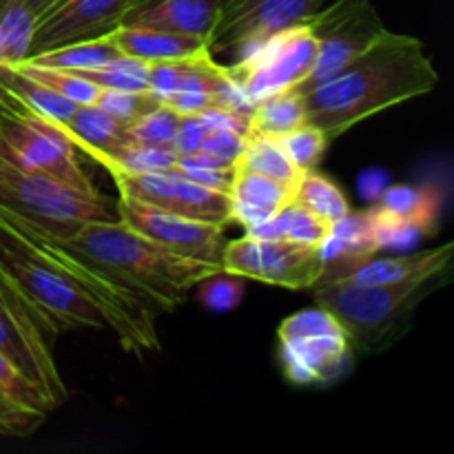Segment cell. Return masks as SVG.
Wrapping results in <instances>:
<instances>
[{"instance_id": "obj_1", "label": "cell", "mask_w": 454, "mask_h": 454, "mask_svg": "<svg viewBox=\"0 0 454 454\" xmlns=\"http://www.w3.org/2000/svg\"><path fill=\"white\" fill-rule=\"evenodd\" d=\"M437 84L426 44L386 29L368 51L304 93L306 115L333 142L390 106L428 96Z\"/></svg>"}, {"instance_id": "obj_2", "label": "cell", "mask_w": 454, "mask_h": 454, "mask_svg": "<svg viewBox=\"0 0 454 454\" xmlns=\"http://www.w3.org/2000/svg\"><path fill=\"white\" fill-rule=\"evenodd\" d=\"M56 239L120 279L151 309L164 313L177 309L204 278L222 270V266L177 255L120 220L87 222L67 238Z\"/></svg>"}, {"instance_id": "obj_3", "label": "cell", "mask_w": 454, "mask_h": 454, "mask_svg": "<svg viewBox=\"0 0 454 454\" xmlns=\"http://www.w3.org/2000/svg\"><path fill=\"white\" fill-rule=\"evenodd\" d=\"M0 270L16 284L49 335L78 328H100L106 322L93 301L67 278L60 266L27 233L0 213Z\"/></svg>"}, {"instance_id": "obj_4", "label": "cell", "mask_w": 454, "mask_h": 454, "mask_svg": "<svg viewBox=\"0 0 454 454\" xmlns=\"http://www.w3.org/2000/svg\"><path fill=\"white\" fill-rule=\"evenodd\" d=\"M0 213L12 224H16L22 233L29 235L38 247H43V251L60 266L62 273L93 301V306L105 317L106 331L114 333L124 348L133 350V353H153V350H160L153 309L142 297H137L131 288L124 286L120 279L106 273L105 269L89 262L87 257L62 247L53 235L35 226L34 222L22 220V217L13 215L12 211L3 207H0Z\"/></svg>"}, {"instance_id": "obj_5", "label": "cell", "mask_w": 454, "mask_h": 454, "mask_svg": "<svg viewBox=\"0 0 454 454\" xmlns=\"http://www.w3.org/2000/svg\"><path fill=\"white\" fill-rule=\"evenodd\" d=\"M439 278L408 279L399 284L317 282L315 304L335 315L344 326L355 353H371L399 335L417 306L434 288Z\"/></svg>"}, {"instance_id": "obj_6", "label": "cell", "mask_w": 454, "mask_h": 454, "mask_svg": "<svg viewBox=\"0 0 454 454\" xmlns=\"http://www.w3.org/2000/svg\"><path fill=\"white\" fill-rule=\"evenodd\" d=\"M0 207L34 222L53 238H67L87 222L118 220L115 200L82 193L18 164L0 145Z\"/></svg>"}, {"instance_id": "obj_7", "label": "cell", "mask_w": 454, "mask_h": 454, "mask_svg": "<svg viewBox=\"0 0 454 454\" xmlns=\"http://www.w3.org/2000/svg\"><path fill=\"white\" fill-rule=\"evenodd\" d=\"M279 364L295 386H331L353 366V344L335 315L315 304L278 326Z\"/></svg>"}, {"instance_id": "obj_8", "label": "cell", "mask_w": 454, "mask_h": 454, "mask_svg": "<svg viewBox=\"0 0 454 454\" xmlns=\"http://www.w3.org/2000/svg\"><path fill=\"white\" fill-rule=\"evenodd\" d=\"M315 60L317 40L309 25L300 22L248 49L233 65H224V71L239 98L253 109L264 98L301 87Z\"/></svg>"}, {"instance_id": "obj_9", "label": "cell", "mask_w": 454, "mask_h": 454, "mask_svg": "<svg viewBox=\"0 0 454 454\" xmlns=\"http://www.w3.org/2000/svg\"><path fill=\"white\" fill-rule=\"evenodd\" d=\"M53 341L27 297L0 270V353L47 395L56 411L67 402V386L53 359Z\"/></svg>"}, {"instance_id": "obj_10", "label": "cell", "mask_w": 454, "mask_h": 454, "mask_svg": "<svg viewBox=\"0 0 454 454\" xmlns=\"http://www.w3.org/2000/svg\"><path fill=\"white\" fill-rule=\"evenodd\" d=\"M0 145L25 168L82 193H98L91 177L80 167L75 146L49 120L0 102Z\"/></svg>"}, {"instance_id": "obj_11", "label": "cell", "mask_w": 454, "mask_h": 454, "mask_svg": "<svg viewBox=\"0 0 454 454\" xmlns=\"http://www.w3.org/2000/svg\"><path fill=\"white\" fill-rule=\"evenodd\" d=\"M304 22L317 40V60L306 82L297 87L300 93L335 75L386 34L384 20L371 0H337Z\"/></svg>"}, {"instance_id": "obj_12", "label": "cell", "mask_w": 454, "mask_h": 454, "mask_svg": "<svg viewBox=\"0 0 454 454\" xmlns=\"http://www.w3.org/2000/svg\"><path fill=\"white\" fill-rule=\"evenodd\" d=\"M222 270L273 286L306 291L322 278L324 257L317 247H301L288 239L255 238L247 233L244 238L226 242Z\"/></svg>"}, {"instance_id": "obj_13", "label": "cell", "mask_w": 454, "mask_h": 454, "mask_svg": "<svg viewBox=\"0 0 454 454\" xmlns=\"http://www.w3.org/2000/svg\"><path fill=\"white\" fill-rule=\"evenodd\" d=\"M114 177L120 198L136 200L162 211L195 217L211 224H231V195L198 184L177 171H129L115 164H102Z\"/></svg>"}, {"instance_id": "obj_14", "label": "cell", "mask_w": 454, "mask_h": 454, "mask_svg": "<svg viewBox=\"0 0 454 454\" xmlns=\"http://www.w3.org/2000/svg\"><path fill=\"white\" fill-rule=\"evenodd\" d=\"M322 4L324 0H222L208 49L239 58L270 35L309 20Z\"/></svg>"}, {"instance_id": "obj_15", "label": "cell", "mask_w": 454, "mask_h": 454, "mask_svg": "<svg viewBox=\"0 0 454 454\" xmlns=\"http://www.w3.org/2000/svg\"><path fill=\"white\" fill-rule=\"evenodd\" d=\"M115 207H118V220L136 233L149 238L151 242L177 255L222 266V253L226 247L224 226L162 211L129 198H118Z\"/></svg>"}, {"instance_id": "obj_16", "label": "cell", "mask_w": 454, "mask_h": 454, "mask_svg": "<svg viewBox=\"0 0 454 454\" xmlns=\"http://www.w3.org/2000/svg\"><path fill=\"white\" fill-rule=\"evenodd\" d=\"M133 9L136 0H58L35 20L29 56L109 34Z\"/></svg>"}, {"instance_id": "obj_17", "label": "cell", "mask_w": 454, "mask_h": 454, "mask_svg": "<svg viewBox=\"0 0 454 454\" xmlns=\"http://www.w3.org/2000/svg\"><path fill=\"white\" fill-rule=\"evenodd\" d=\"M454 255V244L446 242L437 248L411 253V255L377 257L366 255L357 260H341L324 264L319 282H350L364 286L377 284H399L408 279L443 278Z\"/></svg>"}, {"instance_id": "obj_18", "label": "cell", "mask_w": 454, "mask_h": 454, "mask_svg": "<svg viewBox=\"0 0 454 454\" xmlns=\"http://www.w3.org/2000/svg\"><path fill=\"white\" fill-rule=\"evenodd\" d=\"M51 411L47 395L0 353V437H31Z\"/></svg>"}, {"instance_id": "obj_19", "label": "cell", "mask_w": 454, "mask_h": 454, "mask_svg": "<svg viewBox=\"0 0 454 454\" xmlns=\"http://www.w3.org/2000/svg\"><path fill=\"white\" fill-rule=\"evenodd\" d=\"M220 9L222 0H151L133 9L122 25L153 27V29L211 40Z\"/></svg>"}, {"instance_id": "obj_20", "label": "cell", "mask_w": 454, "mask_h": 454, "mask_svg": "<svg viewBox=\"0 0 454 454\" xmlns=\"http://www.w3.org/2000/svg\"><path fill=\"white\" fill-rule=\"evenodd\" d=\"M295 186L284 184L273 177L260 176L253 171L235 168L231 184V222L244 226L247 231L264 224L282 207L293 200Z\"/></svg>"}, {"instance_id": "obj_21", "label": "cell", "mask_w": 454, "mask_h": 454, "mask_svg": "<svg viewBox=\"0 0 454 454\" xmlns=\"http://www.w3.org/2000/svg\"><path fill=\"white\" fill-rule=\"evenodd\" d=\"M109 35L115 47L122 51V56L136 58L142 62L177 60V58L193 56L202 49H208V40L204 38L142 25H120L109 31Z\"/></svg>"}, {"instance_id": "obj_22", "label": "cell", "mask_w": 454, "mask_h": 454, "mask_svg": "<svg viewBox=\"0 0 454 454\" xmlns=\"http://www.w3.org/2000/svg\"><path fill=\"white\" fill-rule=\"evenodd\" d=\"M62 136L84 155H114L129 142L127 127L98 105H78L65 122H53Z\"/></svg>"}, {"instance_id": "obj_23", "label": "cell", "mask_w": 454, "mask_h": 454, "mask_svg": "<svg viewBox=\"0 0 454 454\" xmlns=\"http://www.w3.org/2000/svg\"><path fill=\"white\" fill-rule=\"evenodd\" d=\"M372 207L408 222L424 235H433L439 220V195L428 186L388 184Z\"/></svg>"}, {"instance_id": "obj_24", "label": "cell", "mask_w": 454, "mask_h": 454, "mask_svg": "<svg viewBox=\"0 0 454 454\" xmlns=\"http://www.w3.org/2000/svg\"><path fill=\"white\" fill-rule=\"evenodd\" d=\"M319 253L324 257V264L341 260H357V257L380 253L375 247V238H372L368 211H348L346 215L331 222L326 238H324L322 247H319Z\"/></svg>"}, {"instance_id": "obj_25", "label": "cell", "mask_w": 454, "mask_h": 454, "mask_svg": "<svg viewBox=\"0 0 454 454\" xmlns=\"http://www.w3.org/2000/svg\"><path fill=\"white\" fill-rule=\"evenodd\" d=\"M309 122L304 93L297 89L275 93L257 102L248 114V136L279 137Z\"/></svg>"}, {"instance_id": "obj_26", "label": "cell", "mask_w": 454, "mask_h": 454, "mask_svg": "<svg viewBox=\"0 0 454 454\" xmlns=\"http://www.w3.org/2000/svg\"><path fill=\"white\" fill-rule=\"evenodd\" d=\"M328 222L322 217L313 215L304 207L295 202H288L286 207L279 208L270 220L255 229L247 231L248 235L269 239H288V242L301 244V247H322L324 238L328 233Z\"/></svg>"}, {"instance_id": "obj_27", "label": "cell", "mask_w": 454, "mask_h": 454, "mask_svg": "<svg viewBox=\"0 0 454 454\" xmlns=\"http://www.w3.org/2000/svg\"><path fill=\"white\" fill-rule=\"evenodd\" d=\"M120 56H122V51L115 47L111 35L105 34V35H98V38L62 44V47L49 49V51L25 58V60L34 62V65L53 67V69L75 71V69H91V67L105 65V62L115 60V58Z\"/></svg>"}, {"instance_id": "obj_28", "label": "cell", "mask_w": 454, "mask_h": 454, "mask_svg": "<svg viewBox=\"0 0 454 454\" xmlns=\"http://www.w3.org/2000/svg\"><path fill=\"white\" fill-rule=\"evenodd\" d=\"M291 202L300 204V207H304L313 215L326 220L328 224L350 211L348 198L340 189V184L324 176V173H319L317 168L301 173L295 189H293Z\"/></svg>"}, {"instance_id": "obj_29", "label": "cell", "mask_w": 454, "mask_h": 454, "mask_svg": "<svg viewBox=\"0 0 454 454\" xmlns=\"http://www.w3.org/2000/svg\"><path fill=\"white\" fill-rule=\"evenodd\" d=\"M235 168L260 173V176L273 177V180L291 186H295L301 176L300 168L288 160L278 137L270 136H248L247 146H244Z\"/></svg>"}, {"instance_id": "obj_30", "label": "cell", "mask_w": 454, "mask_h": 454, "mask_svg": "<svg viewBox=\"0 0 454 454\" xmlns=\"http://www.w3.org/2000/svg\"><path fill=\"white\" fill-rule=\"evenodd\" d=\"M38 16L22 0H0V62H20L29 56Z\"/></svg>"}, {"instance_id": "obj_31", "label": "cell", "mask_w": 454, "mask_h": 454, "mask_svg": "<svg viewBox=\"0 0 454 454\" xmlns=\"http://www.w3.org/2000/svg\"><path fill=\"white\" fill-rule=\"evenodd\" d=\"M89 158L93 162L102 164H115V167L129 168V171H173L177 162V151L171 145H137V142H127L120 151L114 155L91 153Z\"/></svg>"}, {"instance_id": "obj_32", "label": "cell", "mask_w": 454, "mask_h": 454, "mask_svg": "<svg viewBox=\"0 0 454 454\" xmlns=\"http://www.w3.org/2000/svg\"><path fill=\"white\" fill-rule=\"evenodd\" d=\"M146 71L149 62L136 60V58L120 56L105 65L91 67V69H75L71 74L98 84L100 89H127V91H146Z\"/></svg>"}, {"instance_id": "obj_33", "label": "cell", "mask_w": 454, "mask_h": 454, "mask_svg": "<svg viewBox=\"0 0 454 454\" xmlns=\"http://www.w3.org/2000/svg\"><path fill=\"white\" fill-rule=\"evenodd\" d=\"M12 65H16L18 69L25 71L27 75L35 78L38 82H43L44 87L53 89L56 93L65 96L67 100L75 102V105H96V98H98V93H100V87L93 82H89V80L80 78V75L71 74V71L34 65V62H29V60L12 62Z\"/></svg>"}, {"instance_id": "obj_34", "label": "cell", "mask_w": 454, "mask_h": 454, "mask_svg": "<svg viewBox=\"0 0 454 454\" xmlns=\"http://www.w3.org/2000/svg\"><path fill=\"white\" fill-rule=\"evenodd\" d=\"M278 140L279 145H282V149L286 151L288 160L300 168V173L317 168V164L322 162L324 153H326L328 142H331L322 129L315 127V124L310 122L284 133V136H279Z\"/></svg>"}, {"instance_id": "obj_35", "label": "cell", "mask_w": 454, "mask_h": 454, "mask_svg": "<svg viewBox=\"0 0 454 454\" xmlns=\"http://www.w3.org/2000/svg\"><path fill=\"white\" fill-rule=\"evenodd\" d=\"M198 301L208 313H231L238 309L247 293L244 278L233 273H213L198 284Z\"/></svg>"}, {"instance_id": "obj_36", "label": "cell", "mask_w": 454, "mask_h": 454, "mask_svg": "<svg viewBox=\"0 0 454 454\" xmlns=\"http://www.w3.org/2000/svg\"><path fill=\"white\" fill-rule=\"evenodd\" d=\"M96 105L109 115H114L124 127L136 122L145 114L160 105L158 98L146 89V91H127V89H100L96 98Z\"/></svg>"}, {"instance_id": "obj_37", "label": "cell", "mask_w": 454, "mask_h": 454, "mask_svg": "<svg viewBox=\"0 0 454 454\" xmlns=\"http://www.w3.org/2000/svg\"><path fill=\"white\" fill-rule=\"evenodd\" d=\"M180 114L171 109V106L160 102L155 109L137 118L136 122L129 124V142H137V145H171L176 140L177 124H180Z\"/></svg>"}, {"instance_id": "obj_38", "label": "cell", "mask_w": 454, "mask_h": 454, "mask_svg": "<svg viewBox=\"0 0 454 454\" xmlns=\"http://www.w3.org/2000/svg\"><path fill=\"white\" fill-rule=\"evenodd\" d=\"M173 171L198 182V184L208 186V189L222 191V193H231V184H233L235 176V167H226V164L215 162L211 158H204L200 153L180 155Z\"/></svg>"}, {"instance_id": "obj_39", "label": "cell", "mask_w": 454, "mask_h": 454, "mask_svg": "<svg viewBox=\"0 0 454 454\" xmlns=\"http://www.w3.org/2000/svg\"><path fill=\"white\" fill-rule=\"evenodd\" d=\"M247 133L231 131V129H208L198 153L220 164H226V167H235L244 146H247Z\"/></svg>"}, {"instance_id": "obj_40", "label": "cell", "mask_w": 454, "mask_h": 454, "mask_svg": "<svg viewBox=\"0 0 454 454\" xmlns=\"http://www.w3.org/2000/svg\"><path fill=\"white\" fill-rule=\"evenodd\" d=\"M207 133L208 127L202 120V115H182L180 124H177L176 140H173V149L177 151V155L198 153Z\"/></svg>"}, {"instance_id": "obj_41", "label": "cell", "mask_w": 454, "mask_h": 454, "mask_svg": "<svg viewBox=\"0 0 454 454\" xmlns=\"http://www.w3.org/2000/svg\"><path fill=\"white\" fill-rule=\"evenodd\" d=\"M198 115H202L208 129H231V131H239L248 136V115L244 111L231 109V106H211V109H204Z\"/></svg>"}, {"instance_id": "obj_42", "label": "cell", "mask_w": 454, "mask_h": 454, "mask_svg": "<svg viewBox=\"0 0 454 454\" xmlns=\"http://www.w3.org/2000/svg\"><path fill=\"white\" fill-rule=\"evenodd\" d=\"M388 186L384 173L380 171H366L359 177V191H362L364 200H368L371 204H375L380 200V195L384 193V189Z\"/></svg>"}, {"instance_id": "obj_43", "label": "cell", "mask_w": 454, "mask_h": 454, "mask_svg": "<svg viewBox=\"0 0 454 454\" xmlns=\"http://www.w3.org/2000/svg\"><path fill=\"white\" fill-rule=\"evenodd\" d=\"M22 3H25V4H29V7L34 9V13H35V16H40V13H43V12H47V9L51 7V4H56L58 0H22Z\"/></svg>"}, {"instance_id": "obj_44", "label": "cell", "mask_w": 454, "mask_h": 454, "mask_svg": "<svg viewBox=\"0 0 454 454\" xmlns=\"http://www.w3.org/2000/svg\"><path fill=\"white\" fill-rule=\"evenodd\" d=\"M146 3H151V0H136V9L142 7V4H146Z\"/></svg>"}]
</instances>
